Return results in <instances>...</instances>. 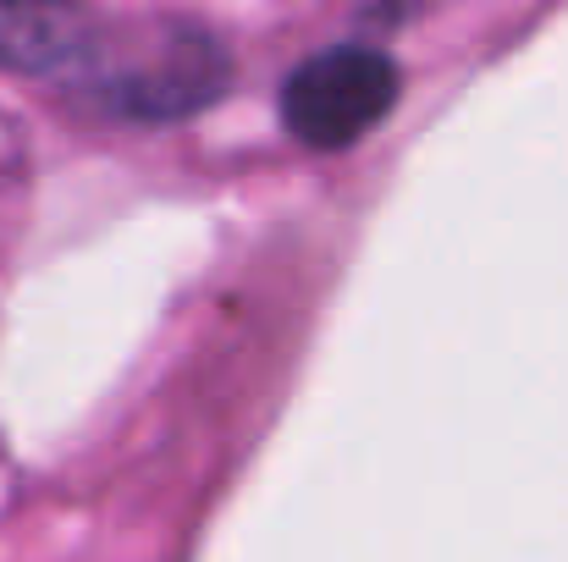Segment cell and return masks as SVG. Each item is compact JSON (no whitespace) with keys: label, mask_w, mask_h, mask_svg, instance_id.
<instances>
[{"label":"cell","mask_w":568,"mask_h":562,"mask_svg":"<svg viewBox=\"0 0 568 562\" xmlns=\"http://www.w3.org/2000/svg\"><path fill=\"white\" fill-rule=\"evenodd\" d=\"M232 78L215 33L193 22H144V33L94 28L78 67L61 78L78 100L122 122H178L204 111Z\"/></svg>","instance_id":"obj_1"},{"label":"cell","mask_w":568,"mask_h":562,"mask_svg":"<svg viewBox=\"0 0 568 562\" xmlns=\"http://www.w3.org/2000/svg\"><path fill=\"white\" fill-rule=\"evenodd\" d=\"M403 72L371 44H332L282 83V122L310 150H348L392 116Z\"/></svg>","instance_id":"obj_2"},{"label":"cell","mask_w":568,"mask_h":562,"mask_svg":"<svg viewBox=\"0 0 568 562\" xmlns=\"http://www.w3.org/2000/svg\"><path fill=\"white\" fill-rule=\"evenodd\" d=\"M94 28L83 22L78 0H0V67L67 78L89 50Z\"/></svg>","instance_id":"obj_3"}]
</instances>
